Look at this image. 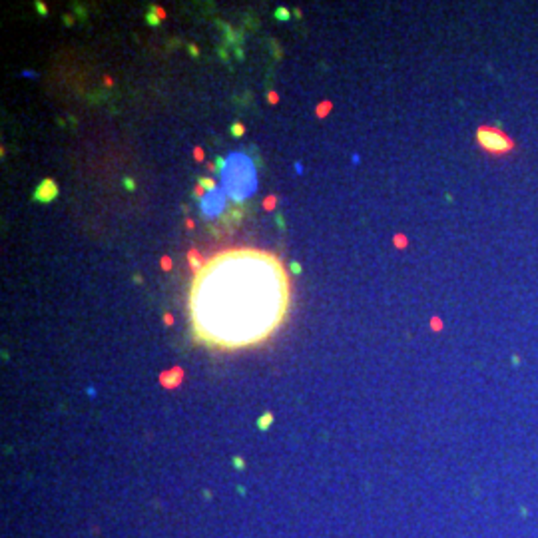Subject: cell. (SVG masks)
I'll use <instances>...</instances> for the list:
<instances>
[{"instance_id": "1", "label": "cell", "mask_w": 538, "mask_h": 538, "mask_svg": "<svg viewBox=\"0 0 538 538\" xmlns=\"http://www.w3.org/2000/svg\"><path fill=\"white\" fill-rule=\"evenodd\" d=\"M364 359L352 327L324 312L279 314L247 336L237 389L247 421L277 436L332 426L354 404Z\"/></svg>"}, {"instance_id": "2", "label": "cell", "mask_w": 538, "mask_h": 538, "mask_svg": "<svg viewBox=\"0 0 538 538\" xmlns=\"http://www.w3.org/2000/svg\"><path fill=\"white\" fill-rule=\"evenodd\" d=\"M277 229L282 242L294 252H302L314 242H319L321 237L319 209L307 192H289L284 197V204L277 214Z\"/></svg>"}, {"instance_id": "3", "label": "cell", "mask_w": 538, "mask_h": 538, "mask_svg": "<svg viewBox=\"0 0 538 538\" xmlns=\"http://www.w3.org/2000/svg\"><path fill=\"white\" fill-rule=\"evenodd\" d=\"M282 237L279 234H272L267 237V240H260L257 242V247L252 249L249 260L252 264L260 269V272H267V269H274L279 264V260H282Z\"/></svg>"}, {"instance_id": "4", "label": "cell", "mask_w": 538, "mask_h": 538, "mask_svg": "<svg viewBox=\"0 0 538 538\" xmlns=\"http://www.w3.org/2000/svg\"><path fill=\"white\" fill-rule=\"evenodd\" d=\"M70 244H73V232L68 229V224H55L42 237V252H50V254L65 252Z\"/></svg>"}, {"instance_id": "5", "label": "cell", "mask_w": 538, "mask_h": 538, "mask_svg": "<svg viewBox=\"0 0 538 538\" xmlns=\"http://www.w3.org/2000/svg\"><path fill=\"white\" fill-rule=\"evenodd\" d=\"M254 237H260V240H267V237H272V232H269V227L264 224V222H249V227H247Z\"/></svg>"}, {"instance_id": "6", "label": "cell", "mask_w": 538, "mask_h": 538, "mask_svg": "<svg viewBox=\"0 0 538 538\" xmlns=\"http://www.w3.org/2000/svg\"><path fill=\"white\" fill-rule=\"evenodd\" d=\"M344 23H347V25H354V28H359V25L364 23V15H361L356 8H349L347 13H344Z\"/></svg>"}, {"instance_id": "7", "label": "cell", "mask_w": 538, "mask_h": 538, "mask_svg": "<svg viewBox=\"0 0 538 538\" xmlns=\"http://www.w3.org/2000/svg\"><path fill=\"white\" fill-rule=\"evenodd\" d=\"M287 165H289V169L299 172V169H304V167H307V157H304L302 152H294V155L287 157Z\"/></svg>"}, {"instance_id": "8", "label": "cell", "mask_w": 538, "mask_h": 538, "mask_svg": "<svg viewBox=\"0 0 538 538\" xmlns=\"http://www.w3.org/2000/svg\"><path fill=\"white\" fill-rule=\"evenodd\" d=\"M182 25H185L189 33H200V20L195 18V13H192V10H187V13L182 15Z\"/></svg>"}, {"instance_id": "9", "label": "cell", "mask_w": 538, "mask_h": 538, "mask_svg": "<svg viewBox=\"0 0 538 538\" xmlns=\"http://www.w3.org/2000/svg\"><path fill=\"white\" fill-rule=\"evenodd\" d=\"M155 234L160 237V240H169V227H167V222L157 220V222H155Z\"/></svg>"}, {"instance_id": "10", "label": "cell", "mask_w": 538, "mask_h": 538, "mask_svg": "<svg viewBox=\"0 0 538 538\" xmlns=\"http://www.w3.org/2000/svg\"><path fill=\"white\" fill-rule=\"evenodd\" d=\"M45 13H48V18H53V20H57V18H60V10H57V5H55V3H50V0L45 3Z\"/></svg>"}, {"instance_id": "11", "label": "cell", "mask_w": 538, "mask_h": 538, "mask_svg": "<svg viewBox=\"0 0 538 538\" xmlns=\"http://www.w3.org/2000/svg\"><path fill=\"white\" fill-rule=\"evenodd\" d=\"M234 62H237V68H240L242 73H247V70H249V62H247V57H244V55H234Z\"/></svg>"}, {"instance_id": "12", "label": "cell", "mask_w": 538, "mask_h": 538, "mask_svg": "<svg viewBox=\"0 0 538 538\" xmlns=\"http://www.w3.org/2000/svg\"><path fill=\"white\" fill-rule=\"evenodd\" d=\"M364 339H367L369 344H374V341H376V332H374L371 327H367V329H364Z\"/></svg>"}, {"instance_id": "13", "label": "cell", "mask_w": 538, "mask_h": 538, "mask_svg": "<svg viewBox=\"0 0 538 538\" xmlns=\"http://www.w3.org/2000/svg\"><path fill=\"white\" fill-rule=\"evenodd\" d=\"M80 28H82V33H90V30H93V20L80 18Z\"/></svg>"}, {"instance_id": "14", "label": "cell", "mask_w": 538, "mask_h": 538, "mask_svg": "<svg viewBox=\"0 0 538 538\" xmlns=\"http://www.w3.org/2000/svg\"><path fill=\"white\" fill-rule=\"evenodd\" d=\"M254 240H257V237H254V234H252L249 229H247V232H244V237H242V242H244V247H252V244H254Z\"/></svg>"}, {"instance_id": "15", "label": "cell", "mask_w": 538, "mask_h": 538, "mask_svg": "<svg viewBox=\"0 0 538 538\" xmlns=\"http://www.w3.org/2000/svg\"><path fill=\"white\" fill-rule=\"evenodd\" d=\"M25 95H33V97H45V95H48V93H42V90H40V88H30V90H28V93H25Z\"/></svg>"}, {"instance_id": "16", "label": "cell", "mask_w": 538, "mask_h": 538, "mask_svg": "<svg viewBox=\"0 0 538 538\" xmlns=\"http://www.w3.org/2000/svg\"><path fill=\"white\" fill-rule=\"evenodd\" d=\"M242 195H244V200H252V197H254V189H252V187L247 185V187H244V192H242Z\"/></svg>"}, {"instance_id": "17", "label": "cell", "mask_w": 538, "mask_h": 538, "mask_svg": "<svg viewBox=\"0 0 538 538\" xmlns=\"http://www.w3.org/2000/svg\"><path fill=\"white\" fill-rule=\"evenodd\" d=\"M202 332H204V336H212V334H214V327H212V324H209V321H207V324H204V329H202Z\"/></svg>"}]
</instances>
